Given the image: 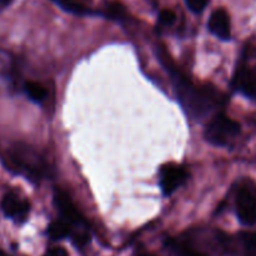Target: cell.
Returning a JSON list of instances; mask_svg holds the SVG:
<instances>
[{"mask_svg":"<svg viewBox=\"0 0 256 256\" xmlns=\"http://www.w3.org/2000/svg\"><path fill=\"white\" fill-rule=\"evenodd\" d=\"M106 15L112 18V19H122L126 15V12H125V8L120 2H112L108 6Z\"/></svg>","mask_w":256,"mask_h":256,"instance_id":"obj_15","label":"cell"},{"mask_svg":"<svg viewBox=\"0 0 256 256\" xmlns=\"http://www.w3.org/2000/svg\"><path fill=\"white\" fill-rule=\"evenodd\" d=\"M12 0H0V6H6V5L10 4Z\"/></svg>","mask_w":256,"mask_h":256,"instance_id":"obj_20","label":"cell"},{"mask_svg":"<svg viewBox=\"0 0 256 256\" xmlns=\"http://www.w3.org/2000/svg\"><path fill=\"white\" fill-rule=\"evenodd\" d=\"M236 215L242 225L252 226L256 222V182L244 179L236 192Z\"/></svg>","mask_w":256,"mask_h":256,"instance_id":"obj_4","label":"cell"},{"mask_svg":"<svg viewBox=\"0 0 256 256\" xmlns=\"http://www.w3.org/2000/svg\"><path fill=\"white\" fill-rule=\"evenodd\" d=\"M54 202L58 210H59V212L62 214L64 222L75 225L86 224V222H85V219L82 218V215L80 214L79 210L74 206V204L72 202L70 198L64 192H62V190H55Z\"/></svg>","mask_w":256,"mask_h":256,"instance_id":"obj_7","label":"cell"},{"mask_svg":"<svg viewBox=\"0 0 256 256\" xmlns=\"http://www.w3.org/2000/svg\"><path fill=\"white\" fill-rule=\"evenodd\" d=\"M159 20L160 22H162L164 25H172L174 24L175 20H176V15H175V12H172V10L164 9L160 12Z\"/></svg>","mask_w":256,"mask_h":256,"instance_id":"obj_16","label":"cell"},{"mask_svg":"<svg viewBox=\"0 0 256 256\" xmlns=\"http://www.w3.org/2000/svg\"><path fill=\"white\" fill-rule=\"evenodd\" d=\"M240 240L246 252V256H256V232H242Z\"/></svg>","mask_w":256,"mask_h":256,"instance_id":"obj_13","label":"cell"},{"mask_svg":"<svg viewBox=\"0 0 256 256\" xmlns=\"http://www.w3.org/2000/svg\"><path fill=\"white\" fill-rule=\"evenodd\" d=\"M170 248H172V252H175L176 256H206L205 254H202V252H196V250H194L192 248L188 246V245L176 244V242H174V244L170 245Z\"/></svg>","mask_w":256,"mask_h":256,"instance_id":"obj_14","label":"cell"},{"mask_svg":"<svg viewBox=\"0 0 256 256\" xmlns=\"http://www.w3.org/2000/svg\"><path fill=\"white\" fill-rule=\"evenodd\" d=\"M232 86L249 99L256 100V66H240L234 75Z\"/></svg>","mask_w":256,"mask_h":256,"instance_id":"obj_6","label":"cell"},{"mask_svg":"<svg viewBox=\"0 0 256 256\" xmlns=\"http://www.w3.org/2000/svg\"><path fill=\"white\" fill-rule=\"evenodd\" d=\"M72 244L76 248H84L90 242V235L86 232H80L72 235Z\"/></svg>","mask_w":256,"mask_h":256,"instance_id":"obj_17","label":"cell"},{"mask_svg":"<svg viewBox=\"0 0 256 256\" xmlns=\"http://www.w3.org/2000/svg\"><path fill=\"white\" fill-rule=\"evenodd\" d=\"M54 2H56L60 8H62L66 12H72V14L85 15L90 12L89 8H86L84 4H82L80 2H76V0H54Z\"/></svg>","mask_w":256,"mask_h":256,"instance_id":"obj_12","label":"cell"},{"mask_svg":"<svg viewBox=\"0 0 256 256\" xmlns=\"http://www.w3.org/2000/svg\"><path fill=\"white\" fill-rule=\"evenodd\" d=\"M2 208L6 216L24 222L26 219L28 214H29L30 205L25 200H20L18 195L14 194V192H9L2 199Z\"/></svg>","mask_w":256,"mask_h":256,"instance_id":"obj_8","label":"cell"},{"mask_svg":"<svg viewBox=\"0 0 256 256\" xmlns=\"http://www.w3.org/2000/svg\"><path fill=\"white\" fill-rule=\"evenodd\" d=\"M24 89H25V92L28 94V96L36 102H44L45 98H46V90H45V88L42 86V84H39V82H25Z\"/></svg>","mask_w":256,"mask_h":256,"instance_id":"obj_11","label":"cell"},{"mask_svg":"<svg viewBox=\"0 0 256 256\" xmlns=\"http://www.w3.org/2000/svg\"><path fill=\"white\" fill-rule=\"evenodd\" d=\"M174 82L176 95L190 115L202 118L216 108L224 106L228 102L226 95L214 86L205 85L202 88L195 86L185 76L174 72Z\"/></svg>","mask_w":256,"mask_h":256,"instance_id":"obj_1","label":"cell"},{"mask_svg":"<svg viewBox=\"0 0 256 256\" xmlns=\"http://www.w3.org/2000/svg\"><path fill=\"white\" fill-rule=\"evenodd\" d=\"M45 256H69L68 252L62 248H52L49 252Z\"/></svg>","mask_w":256,"mask_h":256,"instance_id":"obj_19","label":"cell"},{"mask_svg":"<svg viewBox=\"0 0 256 256\" xmlns=\"http://www.w3.org/2000/svg\"><path fill=\"white\" fill-rule=\"evenodd\" d=\"M209 30L222 40H229L232 36V26H230L229 14L225 9H216L210 15L208 22Z\"/></svg>","mask_w":256,"mask_h":256,"instance_id":"obj_9","label":"cell"},{"mask_svg":"<svg viewBox=\"0 0 256 256\" xmlns=\"http://www.w3.org/2000/svg\"><path fill=\"white\" fill-rule=\"evenodd\" d=\"M12 159L16 162L18 166L25 170L30 178L42 179L50 176L52 169L45 158L38 150L28 145H16L12 152Z\"/></svg>","mask_w":256,"mask_h":256,"instance_id":"obj_2","label":"cell"},{"mask_svg":"<svg viewBox=\"0 0 256 256\" xmlns=\"http://www.w3.org/2000/svg\"><path fill=\"white\" fill-rule=\"evenodd\" d=\"M188 8L194 12H202L208 4V0H185Z\"/></svg>","mask_w":256,"mask_h":256,"instance_id":"obj_18","label":"cell"},{"mask_svg":"<svg viewBox=\"0 0 256 256\" xmlns=\"http://www.w3.org/2000/svg\"><path fill=\"white\" fill-rule=\"evenodd\" d=\"M0 256H9L6 254V252H2V250H0Z\"/></svg>","mask_w":256,"mask_h":256,"instance_id":"obj_21","label":"cell"},{"mask_svg":"<svg viewBox=\"0 0 256 256\" xmlns=\"http://www.w3.org/2000/svg\"><path fill=\"white\" fill-rule=\"evenodd\" d=\"M188 179L186 170L176 164H166L160 170V186L165 195H170Z\"/></svg>","mask_w":256,"mask_h":256,"instance_id":"obj_5","label":"cell"},{"mask_svg":"<svg viewBox=\"0 0 256 256\" xmlns=\"http://www.w3.org/2000/svg\"><path fill=\"white\" fill-rule=\"evenodd\" d=\"M242 132V126L238 122L225 114H218L208 122L204 136L206 142L215 146H226L232 139Z\"/></svg>","mask_w":256,"mask_h":256,"instance_id":"obj_3","label":"cell"},{"mask_svg":"<svg viewBox=\"0 0 256 256\" xmlns=\"http://www.w3.org/2000/svg\"><path fill=\"white\" fill-rule=\"evenodd\" d=\"M48 234L52 240H62L70 234V224L64 220L52 222L48 228Z\"/></svg>","mask_w":256,"mask_h":256,"instance_id":"obj_10","label":"cell"}]
</instances>
